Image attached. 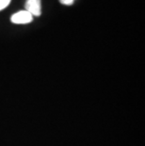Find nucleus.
Here are the masks:
<instances>
[{
	"label": "nucleus",
	"mask_w": 145,
	"mask_h": 146,
	"mask_svg": "<svg viewBox=\"0 0 145 146\" xmlns=\"http://www.w3.org/2000/svg\"><path fill=\"white\" fill-rule=\"evenodd\" d=\"M33 20V16L29 12L26 11H21L14 13L11 17V21L14 24L23 25V24H28Z\"/></svg>",
	"instance_id": "1"
},
{
	"label": "nucleus",
	"mask_w": 145,
	"mask_h": 146,
	"mask_svg": "<svg viewBox=\"0 0 145 146\" xmlns=\"http://www.w3.org/2000/svg\"><path fill=\"white\" fill-rule=\"evenodd\" d=\"M24 8H26V11L29 12L32 16H40L42 13L41 0H26Z\"/></svg>",
	"instance_id": "2"
},
{
	"label": "nucleus",
	"mask_w": 145,
	"mask_h": 146,
	"mask_svg": "<svg viewBox=\"0 0 145 146\" xmlns=\"http://www.w3.org/2000/svg\"><path fill=\"white\" fill-rule=\"evenodd\" d=\"M11 3V0H0V11L4 10Z\"/></svg>",
	"instance_id": "3"
},
{
	"label": "nucleus",
	"mask_w": 145,
	"mask_h": 146,
	"mask_svg": "<svg viewBox=\"0 0 145 146\" xmlns=\"http://www.w3.org/2000/svg\"><path fill=\"white\" fill-rule=\"evenodd\" d=\"M61 4H63V5H66V6H70V5H72L73 1L75 0H60Z\"/></svg>",
	"instance_id": "4"
}]
</instances>
